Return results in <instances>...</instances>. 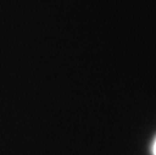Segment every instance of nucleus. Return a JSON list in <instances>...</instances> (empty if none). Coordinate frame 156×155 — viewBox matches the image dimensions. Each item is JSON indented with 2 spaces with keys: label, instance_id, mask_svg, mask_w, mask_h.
<instances>
[{
  "label": "nucleus",
  "instance_id": "nucleus-1",
  "mask_svg": "<svg viewBox=\"0 0 156 155\" xmlns=\"http://www.w3.org/2000/svg\"><path fill=\"white\" fill-rule=\"evenodd\" d=\"M153 154L156 155V140H155V142L153 144Z\"/></svg>",
  "mask_w": 156,
  "mask_h": 155
}]
</instances>
